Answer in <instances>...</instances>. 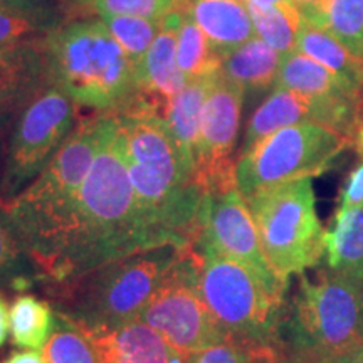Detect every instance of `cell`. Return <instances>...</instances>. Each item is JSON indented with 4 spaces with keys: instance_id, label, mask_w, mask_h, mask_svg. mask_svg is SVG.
Listing matches in <instances>:
<instances>
[{
    "instance_id": "cell-1",
    "label": "cell",
    "mask_w": 363,
    "mask_h": 363,
    "mask_svg": "<svg viewBox=\"0 0 363 363\" xmlns=\"http://www.w3.org/2000/svg\"><path fill=\"white\" fill-rule=\"evenodd\" d=\"M157 247L162 246L136 207L116 118L111 115L79 190L65 247L43 288L49 291L108 262Z\"/></svg>"
},
{
    "instance_id": "cell-2",
    "label": "cell",
    "mask_w": 363,
    "mask_h": 363,
    "mask_svg": "<svg viewBox=\"0 0 363 363\" xmlns=\"http://www.w3.org/2000/svg\"><path fill=\"white\" fill-rule=\"evenodd\" d=\"M136 207L160 246H192L207 194L195 184L165 118L143 108L116 113Z\"/></svg>"
},
{
    "instance_id": "cell-3",
    "label": "cell",
    "mask_w": 363,
    "mask_h": 363,
    "mask_svg": "<svg viewBox=\"0 0 363 363\" xmlns=\"http://www.w3.org/2000/svg\"><path fill=\"white\" fill-rule=\"evenodd\" d=\"M111 115L81 121L66 143L13 201L6 203L13 229L44 286L65 247L79 190L101 147Z\"/></svg>"
},
{
    "instance_id": "cell-4",
    "label": "cell",
    "mask_w": 363,
    "mask_h": 363,
    "mask_svg": "<svg viewBox=\"0 0 363 363\" xmlns=\"http://www.w3.org/2000/svg\"><path fill=\"white\" fill-rule=\"evenodd\" d=\"M49 84L99 115L128 110L138 96L136 66L101 19L61 24L40 39Z\"/></svg>"
},
{
    "instance_id": "cell-5",
    "label": "cell",
    "mask_w": 363,
    "mask_h": 363,
    "mask_svg": "<svg viewBox=\"0 0 363 363\" xmlns=\"http://www.w3.org/2000/svg\"><path fill=\"white\" fill-rule=\"evenodd\" d=\"M363 343V283L326 267L299 274L278 326L284 363H330Z\"/></svg>"
},
{
    "instance_id": "cell-6",
    "label": "cell",
    "mask_w": 363,
    "mask_h": 363,
    "mask_svg": "<svg viewBox=\"0 0 363 363\" xmlns=\"http://www.w3.org/2000/svg\"><path fill=\"white\" fill-rule=\"evenodd\" d=\"M185 247L162 246L131 254L45 294L54 310L78 323L91 337L108 333L140 320Z\"/></svg>"
},
{
    "instance_id": "cell-7",
    "label": "cell",
    "mask_w": 363,
    "mask_h": 363,
    "mask_svg": "<svg viewBox=\"0 0 363 363\" xmlns=\"http://www.w3.org/2000/svg\"><path fill=\"white\" fill-rule=\"evenodd\" d=\"M195 249L199 293L225 338L278 350V326L289 281L267 279L242 262Z\"/></svg>"
},
{
    "instance_id": "cell-8",
    "label": "cell",
    "mask_w": 363,
    "mask_h": 363,
    "mask_svg": "<svg viewBox=\"0 0 363 363\" xmlns=\"http://www.w3.org/2000/svg\"><path fill=\"white\" fill-rule=\"evenodd\" d=\"M262 249L276 274L289 281L325 256V230L316 214L311 179L272 185L246 199Z\"/></svg>"
},
{
    "instance_id": "cell-9",
    "label": "cell",
    "mask_w": 363,
    "mask_h": 363,
    "mask_svg": "<svg viewBox=\"0 0 363 363\" xmlns=\"http://www.w3.org/2000/svg\"><path fill=\"white\" fill-rule=\"evenodd\" d=\"M352 140L316 123L274 131L238 158L235 185L244 199L272 185L311 179L330 170Z\"/></svg>"
},
{
    "instance_id": "cell-10",
    "label": "cell",
    "mask_w": 363,
    "mask_h": 363,
    "mask_svg": "<svg viewBox=\"0 0 363 363\" xmlns=\"http://www.w3.org/2000/svg\"><path fill=\"white\" fill-rule=\"evenodd\" d=\"M76 128L74 103L57 86L45 84L22 108L7 142L0 177V206H6L39 177Z\"/></svg>"
},
{
    "instance_id": "cell-11",
    "label": "cell",
    "mask_w": 363,
    "mask_h": 363,
    "mask_svg": "<svg viewBox=\"0 0 363 363\" xmlns=\"http://www.w3.org/2000/svg\"><path fill=\"white\" fill-rule=\"evenodd\" d=\"M197 267L199 254L192 244L184 249L140 315L142 323L160 333L184 355L225 340L199 293Z\"/></svg>"
},
{
    "instance_id": "cell-12",
    "label": "cell",
    "mask_w": 363,
    "mask_h": 363,
    "mask_svg": "<svg viewBox=\"0 0 363 363\" xmlns=\"http://www.w3.org/2000/svg\"><path fill=\"white\" fill-rule=\"evenodd\" d=\"M244 93L217 72L203 103L195 147V184L203 194H222L235 185V145Z\"/></svg>"
},
{
    "instance_id": "cell-13",
    "label": "cell",
    "mask_w": 363,
    "mask_h": 363,
    "mask_svg": "<svg viewBox=\"0 0 363 363\" xmlns=\"http://www.w3.org/2000/svg\"><path fill=\"white\" fill-rule=\"evenodd\" d=\"M195 247L242 262L267 279H281L267 261L257 225L238 189L207 194L201 212V234Z\"/></svg>"
},
{
    "instance_id": "cell-14",
    "label": "cell",
    "mask_w": 363,
    "mask_h": 363,
    "mask_svg": "<svg viewBox=\"0 0 363 363\" xmlns=\"http://www.w3.org/2000/svg\"><path fill=\"white\" fill-rule=\"evenodd\" d=\"M180 11L169 13L162 21L160 33L136 67L138 96L131 106L155 111L163 116L170 99L187 84L177 62V27Z\"/></svg>"
},
{
    "instance_id": "cell-15",
    "label": "cell",
    "mask_w": 363,
    "mask_h": 363,
    "mask_svg": "<svg viewBox=\"0 0 363 363\" xmlns=\"http://www.w3.org/2000/svg\"><path fill=\"white\" fill-rule=\"evenodd\" d=\"M45 84L49 76L40 39L0 48V120L26 108Z\"/></svg>"
},
{
    "instance_id": "cell-16",
    "label": "cell",
    "mask_w": 363,
    "mask_h": 363,
    "mask_svg": "<svg viewBox=\"0 0 363 363\" xmlns=\"http://www.w3.org/2000/svg\"><path fill=\"white\" fill-rule=\"evenodd\" d=\"M93 340L99 363H187V355L140 320Z\"/></svg>"
},
{
    "instance_id": "cell-17",
    "label": "cell",
    "mask_w": 363,
    "mask_h": 363,
    "mask_svg": "<svg viewBox=\"0 0 363 363\" xmlns=\"http://www.w3.org/2000/svg\"><path fill=\"white\" fill-rule=\"evenodd\" d=\"M185 11L219 56L257 38L244 0H187Z\"/></svg>"
},
{
    "instance_id": "cell-18",
    "label": "cell",
    "mask_w": 363,
    "mask_h": 363,
    "mask_svg": "<svg viewBox=\"0 0 363 363\" xmlns=\"http://www.w3.org/2000/svg\"><path fill=\"white\" fill-rule=\"evenodd\" d=\"M296 51L326 67L353 96L358 99L363 96V59L348 51L323 27L303 19L298 33Z\"/></svg>"
},
{
    "instance_id": "cell-19",
    "label": "cell",
    "mask_w": 363,
    "mask_h": 363,
    "mask_svg": "<svg viewBox=\"0 0 363 363\" xmlns=\"http://www.w3.org/2000/svg\"><path fill=\"white\" fill-rule=\"evenodd\" d=\"M281 57L283 56L271 49L264 40L254 38L233 51L222 54L219 74L244 93H257L274 86Z\"/></svg>"
},
{
    "instance_id": "cell-20",
    "label": "cell",
    "mask_w": 363,
    "mask_h": 363,
    "mask_svg": "<svg viewBox=\"0 0 363 363\" xmlns=\"http://www.w3.org/2000/svg\"><path fill=\"white\" fill-rule=\"evenodd\" d=\"M326 267L363 283V207H340L325 230Z\"/></svg>"
},
{
    "instance_id": "cell-21",
    "label": "cell",
    "mask_w": 363,
    "mask_h": 363,
    "mask_svg": "<svg viewBox=\"0 0 363 363\" xmlns=\"http://www.w3.org/2000/svg\"><path fill=\"white\" fill-rule=\"evenodd\" d=\"M274 88H284L303 96L323 101L358 99L340 83L337 76L303 52L293 51L281 57Z\"/></svg>"
},
{
    "instance_id": "cell-22",
    "label": "cell",
    "mask_w": 363,
    "mask_h": 363,
    "mask_svg": "<svg viewBox=\"0 0 363 363\" xmlns=\"http://www.w3.org/2000/svg\"><path fill=\"white\" fill-rule=\"evenodd\" d=\"M217 72L211 76H203V78L187 81V84L170 99L165 115H163L177 145L184 153L185 160L194 167V175L195 147H197L199 140L203 103H206L208 89L214 83Z\"/></svg>"
},
{
    "instance_id": "cell-23",
    "label": "cell",
    "mask_w": 363,
    "mask_h": 363,
    "mask_svg": "<svg viewBox=\"0 0 363 363\" xmlns=\"http://www.w3.org/2000/svg\"><path fill=\"white\" fill-rule=\"evenodd\" d=\"M61 24V16L44 4L0 0V48L43 39Z\"/></svg>"
},
{
    "instance_id": "cell-24",
    "label": "cell",
    "mask_w": 363,
    "mask_h": 363,
    "mask_svg": "<svg viewBox=\"0 0 363 363\" xmlns=\"http://www.w3.org/2000/svg\"><path fill=\"white\" fill-rule=\"evenodd\" d=\"M56 326V310L30 293H19L11 303V340L21 350H43Z\"/></svg>"
},
{
    "instance_id": "cell-25",
    "label": "cell",
    "mask_w": 363,
    "mask_h": 363,
    "mask_svg": "<svg viewBox=\"0 0 363 363\" xmlns=\"http://www.w3.org/2000/svg\"><path fill=\"white\" fill-rule=\"evenodd\" d=\"M251 13L256 35L261 40L279 52L281 56L296 51L299 27L303 16L294 2H279L271 6L261 4H246Z\"/></svg>"
},
{
    "instance_id": "cell-26",
    "label": "cell",
    "mask_w": 363,
    "mask_h": 363,
    "mask_svg": "<svg viewBox=\"0 0 363 363\" xmlns=\"http://www.w3.org/2000/svg\"><path fill=\"white\" fill-rule=\"evenodd\" d=\"M40 284L38 269L21 242L6 207L0 206V289L26 293Z\"/></svg>"
},
{
    "instance_id": "cell-27",
    "label": "cell",
    "mask_w": 363,
    "mask_h": 363,
    "mask_svg": "<svg viewBox=\"0 0 363 363\" xmlns=\"http://www.w3.org/2000/svg\"><path fill=\"white\" fill-rule=\"evenodd\" d=\"M177 62L187 81L214 74L220 66V56L185 7L180 11L177 27Z\"/></svg>"
},
{
    "instance_id": "cell-28",
    "label": "cell",
    "mask_w": 363,
    "mask_h": 363,
    "mask_svg": "<svg viewBox=\"0 0 363 363\" xmlns=\"http://www.w3.org/2000/svg\"><path fill=\"white\" fill-rule=\"evenodd\" d=\"M45 363H99L94 340L84 328L56 311V326L44 345Z\"/></svg>"
},
{
    "instance_id": "cell-29",
    "label": "cell",
    "mask_w": 363,
    "mask_h": 363,
    "mask_svg": "<svg viewBox=\"0 0 363 363\" xmlns=\"http://www.w3.org/2000/svg\"><path fill=\"white\" fill-rule=\"evenodd\" d=\"M101 21L108 27L116 43L126 52L133 65L138 67L143 61L145 54L148 52L150 45L153 44L157 34L160 33L162 21L143 19L133 16H101Z\"/></svg>"
},
{
    "instance_id": "cell-30",
    "label": "cell",
    "mask_w": 363,
    "mask_h": 363,
    "mask_svg": "<svg viewBox=\"0 0 363 363\" xmlns=\"http://www.w3.org/2000/svg\"><path fill=\"white\" fill-rule=\"evenodd\" d=\"M320 27L363 59V0H328Z\"/></svg>"
},
{
    "instance_id": "cell-31",
    "label": "cell",
    "mask_w": 363,
    "mask_h": 363,
    "mask_svg": "<svg viewBox=\"0 0 363 363\" xmlns=\"http://www.w3.org/2000/svg\"><path fill=\"white\" fill-rule=\"evenodd\" d=\"M274 347L225 338L187 355V363H281Z\"/></svg>"
},
{
    "instance_id": "cell-32",
    "label": "cell",
    "mask_w": 363,
    "mask_h": 363,
    "mask_svg": "<svg viewBox=\"0 0 363 363\" xmlns=\"http://www.w3.org/2000/svg\"><path fill=\"white\" fill-rule=\"evenodd\" d=\"M187 0H86L99 16H133L162 21L185 7Z\"/></svg>"
},
{
    "instance_id": "cell-33",
    "label": "cell",
    "mask_w": 363,
    "mask_h": 363,
    "mask_svg": "<svg viewBox=\"0 0 363 363\" xmlns=\"http://www.w3.org/2000/svg\"><path fill=\"white\" fill-rule=\"evenodd\" d=\"M340 207H363V163L345 182L340 195Z\"/></svg>"
},
{
    "instance_id": "cell-34",
    "label": "cell",
    "mask_w": 363,
    "mask_h": 363,
    "mask_svg": "<svg viewBox=\"0 0 363 363\" xmlns=\"http://www.w3.org/2000/svg\"><path fill=\"white\" fill-rule=\"evenodd\" d=\"M294 6L299 9L303 19L313 24L320 26L323 21L326 6H328V0H293Z\"/></svg>"
},
{
    "instance_id": "cell-35",
    "label": "cell",
    "mask_w": 363,
    "mask_h": 363,
    "mask_svg": "<svg viewBox=\"0 0 363 363\" xmlns=\"http://www.w3.org/2000/svg\"><path fill=\"white\" fill-rule=\"evenodd\" d=\"M9 333H11V305L6 291L0 289V348L7 342Z\"/></svg>"
},
{
    "instance_id": "cell-36",
    "label": "cell",
    "mask_w": 363,
    "mask_h": 363,
    "mask_svg": "<svg viewBox=\"0 0 363 363\" xmlns=\"http://www.w3.org/2000/svg\"><path fill=\"white\" fill-rule=\"evenodd\" d=\"M0 363H45L43 350H16Z\"/></svg>"
},
{
    "instance_id": "cell-37",
    "label": "cell",
    "mask_w": 363,
    "mask_h": 363,
    "mask_svg": "<svg viewBox=\"0 0 363 363\" xmlns=\"http://www.w3.org/2000/svg\"><path fill=\"white\" fill-rule=\"evenodd\" d=\"M353 145H357L363 153V98L358 99V110H357V120H355V128H353L352 135Z\"/></svg>"
},
{
    "instance_id": "cell-38",
    "label": "cell",
    "mask_w": 363,
    "mask_h": 363,
    "mask_svg": "<svg viewBox=\"0 0 363 363\" xmlns=\"http://www.w3.org/2000/svg\"><path fill=\"white\" fill-rule=\"evenodd\" d=\"M330 363H363V343L358 345V347L353 348L352 352L345 353L343 357L337 358V360Z\"/></svg>"
},
{
    "instance_id": "cell-39",
    "label": "cell",
    "mask_w": 363,
    "mask_h": 363,
    "mask_svg": "<svg viewBox=\"0 0 363 363\" xmlns=\"http://www.w3.org/2000/svg\"><path fill=\"white\" fill-rule=\"evenodd\" d=\"M6 142H4V135L0 133V177H2V170H4V162H6Z\"/></svg>"
},
{
    "instance_id": "cell-40",
    "label": "cell",
    "mask_w": 363,
    "mask_h": 363,
    "mask_svg": "<svg viewBox=\"0 0 363 363\" xmlns=\"http://www.w3.org/2000/svg\"><path fill=\"white\" fill-rule=\"evenodd\" d=\"M246 4H261V6H271V4L279 2H293V0H244Z\"/></svg>"
},
{
    "instance_id": "cell-41",
    "label": "cell",
    "mask_w": 363,
    "mask_h": 363,
    "mask_svg": "<svg viewBox=\"0 0 363 363\" xmlns=\"http://www.w3.org/2000/svg\"><path fill=\"white\" fill-rule=\"evenodd\" d=\"M281 363H284V362H281Z\"/></svg>"
},
{
    "instance_id": "cell-42",
    "label": "cell",
    "mask_w": 363,
    "mask_h": 363,
    "mask_svg": "<svg viewBox=\"0 0 363 363\" xmlns=\"http://www.w3.org/2000/svg\"><path fill=\"white\" fill-rule=\"evenodd\" d=\"M362 98H363V96H362Z\"/></svg>"
}]
</instances>
